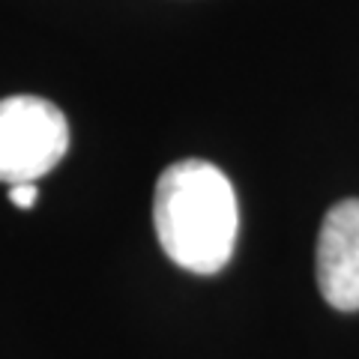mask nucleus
Wrapping results in <instances>:
<instances>
[{
    "mask_svg": "<svg viewBox=\"0 0 359 359\" xmlns=\"http://www.w3.org/2000/svg\"><path fill=\"white\" fill-rule=\"evenodd\" d=\"M153 224L162 252L177 266L195 276H212L228 266L237 245V192L212 162H174L156 183Z\"/></svg>",
    "mask_w": 359,
    "mask_h": 359,
    "instance_id": "1",
    "label": "nucleus"
},
{
    "mask_svg": "<svg viewBox=\"0 0 359 359\" xmlns=\"http://www.w3.org/2000/svg\"><path fill=\"white\" fill-rule=\"evenodd\" d=\"M69 150V123L42 96L0 99V180L33 183L54 171Z\"/></svg>",
    "mask_w": 359,
    "mask_h": 359,
    "instance_id": "2",
    "label": "nucleus"
},
{
    "mask_svg": "<svg viewBox=\"0 0 359 359\" xmlns=\"http://www.w3.org/2000/svg\"><path fill=\"white\" fill-rule=\"evenodd\" d=\"M318 287L339 311H359V198L339 201L320 224Z\"/></svg>",
    "mask_w": 359,
    "mask_h": 359,
    "instance_id": "3",
    "label": "nucleus"
},
{
    "mask_svg": "<svg viewBox=\"0 0 359 359\" xmlns=\"http://www.w3.org/2000/svg\"><path fill=\"white\" fill-rule=\"evenodd\" d=\"M36 198H39V189L33 183H18V186L9 189V201L21 210H30L33 204H36Z\"/></svg>",
    "mask_w": 359,
    "mask_h": 359,
    "instance_id": "4",
    "label": "nucleus"
}]
</instances>
